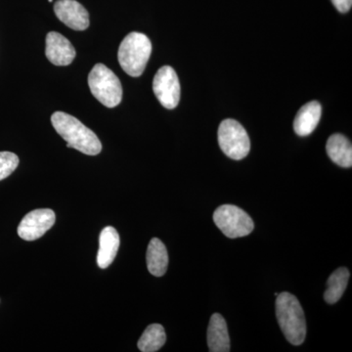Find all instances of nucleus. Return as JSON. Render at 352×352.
I'll return each mask as SVG.
<instances>
[{
  "mask_svg": "<svg viewBox=\"0 0 352 352\" xmlns=\"http://www.w3.org/2000/svg\"><path fill=\"white\" fill-rule=\"evenodd\" d=\"M51 122L55 131L67 142V147L96 156L102 151L101 141L91 129L73 116L64 112H55L51 116Z\"/></svg>",
  "mask_w": 352,
  "mask_h": 352,
  "instance_id": "obj_1",
  "label": "nucleus"
},
{
  "mask_svg": "<svg viewBox=\"0 0 352 352\" xmlns=\"http://www.w3.org/2000/svg\"><path fill=\"white\" fill-rule=\"evenodd\" d=\"M276 317L285 338L294 346H300L307 336L305 312L298 298L292 294H279L276 300Z\"/></svg>",
  "mask_w": 352,
  "mask_h": 352,
  "instance_id": "obj_2",
  "label": "nucleus"
},
{
  "mask_svg": "<svg viewBox=\"0 0 352 352\" xmlns=\"http://www.w3.org/2000/svg\"><path fill=\"white\" fill-rule=\"evenodd\" d=\"M152 53L149 38L141 32H131L120 43L118 59L127 75L138 78L145 71Z\"/></svg>",
  "mask_w": 352,
  "mask_h": 352,
  "instance_id": "obj_3",
  "label": "nucleus"
},
{
  "mask_svg": "<svg viewBox=\"0 0 352 352\" xmlns=\"http://www.w3.org/2000/svg\"><path fill=\"white\" fill-rule=\"evenodd\" d=\"M92 95L108 108L117 107L122 102V88L119 78L104 64H96L88 76Z\"/></svg>",
  "mask_w": 352,
  "mask_h": 352,
  "instance_id": "obj_4",
  "label": "nucleus"
},
{
  "mask_svg": "<svg viewBox=\"0 0 352 352\" xmlns=\"http://www.w3.org/2000/svg\"><path fill=\"white\" fill-rule=\"evenodd\" d=\"M220 149L231 159L240 161L251 149L249 135L240 122L232 119L224 120L219 129Z\"/></svg>",
  "mask_w": 352,
  "mask_h": 352,
  "instance_id": "obj_5",
  "label": "nucleus"
},
{
  "mask_svg": "<svg viewBox=\"0 0 352 352\" xmlns=\"http://www.w3.org/2000/svg\"><path fill=\"white\" fill-rule=\"evenodd\" d=\"M215 226L219 227L226 237H245L254 230V223L247 212L233 205H223L214 212Z\"/></svg>",
  "mask_w": 352,
  "mask_h": 352,
  "instance_id": "obj_6",
  "label": "nucleus"
},
{
  "mask_svg": "<svg viewBox=\"0 0 352 352\" xmlns=\"http://www.w3.org/2000/svg\"><path fill=\"white\" fill-rule=\"evenodd\" d=\"M153 90L157 100L168 110L177 107L180 100V83L175 69L162 67L153 80Z\"/></svg>",
  "mask_w": 352,
  "mask_h": 352,
  "instance_id": "obj_7",
  "label": "nucleus"
},
{
  "mask_svg": "<svg viewBox=\"0 0 352 352\" xmlns=\"http://www.w3.org/2000/svg\"><path fill=\"white\" fill-rule=\"evenodd\" d=\"M55 212L50 208H39L25 214L18 227V235L25 241L38 240L54 226Z\"/></svg>",
  "mask_w": 352,
  "mask_h": 352,
  "instance_id": "obj_8",
  "label": "nucleus"
},
{
  "mask_svg": "<svg viewBox=\"0 0 352 352\" xmlns=\"http://www.w3.org/2000/svg\"><path fill=\"white\" fill-rule=\"evenodd\" d=\"M54 12L58 19L75 31H85L89 27V14L76 0H58Z\"/></svg>",
  "mask_w": 352,
  "mask_h": 352,
  "instance_id": "obj_9",
  "label": "nucleus"
},
{
  "mask_svg": "<svg viewBox=\"0 0 352 352\" xmlns=\"http://www.w3.org/2000/svg\"><path fill=\"white\" fill-rule=\"evenodd\" d=\"M46 58L55 66H69L76 57V50L68 39L56 32L46 36Z\"/></svg>",
  "mask_w": 352,
  "mask_h": 352,
  "instance_id": "obj_10",
  "label": "nucleus"
},
{
  "mask_svg": "<svg viewBox=\"0 0 352 352\" xmlns=\"http://www.w3.org/2000/svg\"><path fill=\"white\" fill-rule=\"evenodd\" d=\"M208 346L210 352L230 351V338L226 319L219 314H212L207 333Z\"/></svg>",
  "mask_w": 352,
  "mask_h": 352,
  "instance_id": "obj_11",
  "label": "nucleus"
},
{
  "mask_svg": "<svg viewBox=\"0 0 352 352\" xmlns=\"http://www.w3.org/2000/svg\"><path fill=\"white\" fill-rule=\"evenodd\" d=\"M322 116V106L317 101L308 102L300 109L294 120V129L298 135L307 136L315 131Z\"/></svg>",
  "mask_w": 352,
  "mask_h": 352,
  "instance_id": "obj_12",
  "label": "nucleus"
},
{
  "mask_svg": "<svg viewBox=\"0 0 352 352\" xmlns=\"http://www.w3.org/2000/svg\"><path fill=\"white\" fill-rule=\"evenodd\" d=\"M120 235L112 226H107L102 230L99 238V251L97 263L102 270L108 268L117 256L120 248Z\"/></svg>",
  "mask_w": 352,
  "mask_h": 352,
  "instance_id": "obj_13",
  "label": "nucleus"
},
{
  "mask_svg": "<svg viewBox=\"0 0 352 352\" xmlns=\"http://www.w3.org/2000/svg\"><path fill=\"white\" fill-rule=\"evenodd\" d=\"M326 150L328 156L338 166L342 168H351L352 166V146L346 136L340 133L331 135Z\"/></svg>",
  "mask_w": 352,
  "mask_h": 352,
  "instance_id": "obj_14",
  "label": "nucleus"
},
{
  "mask_svg": "<svg viewBox=\"0 0 352 352\" xmlns=\"http://www.w3.org/2000/svg\"><path fill=\"white\" fill-rule=\"evenodd\" d=\"M147 267L149 272L156 277H162L166 274L168 265V254L166 245L157 238H153L148 245Z\"/></svg>",
  "mask_w": 352,
  "mask_h": 352,
  "instance_id": "obj_15",
  "label": "nucleus"
},
{
  "mask_svg": "<svg viewBox=\"0 0 352 352\" xmlns=\"http://www.w3.org/2000/svg\"><path fill=\"white\" fill-rule=\"evenodd\" d=\"M349 275V271L346 267L338 268L330 275L327 281V289L324 294L326 302L333 305L339 302L346 291Z\"/></svg>",
  "mask_w": 352,
  "mask_h": 352,
  "instance_id": "obj_16",
  "label": "nucleus"
},
{
  "mask_svg": "<svg viewBox=\"0 0 352 352\" xmlns=\"http://www.w3.org/2000/svg\"><path fill=\"white\" fill-rule=\"evenodd\" d=\"M166 335L163 326L160 324H151L148 326L138 340L139 351L142 352H155L160 351L166 344Z\"/></svg>",
  "mask_w": 352,
  "mask_h": 352,
  "instance_id": "obj_17",
  "label": "nucleus"
},
{
  "mask_svg": "<svg viewBox=\"0 0 352 352\" xmlns=\"http://www.w3.org/2000/svg\"><path fill=\"white\" fill-rule=\"evenodd\" d=\"M19 164V157L11 152H0V182L12 175Z\"/></svg>",
  "mask_w": 352,
  "mask_h": 352,
  "instance_id": "obj_18",
  "label": "nucleus"
},
{
  "mask_svg": "<svg viewBox=\"0 0 352 352\" xmlns=\"http://www.w3.org/2000/svg\"><path fill=\"white\" fill-rule=\"evenodd\" d=\"M331 1L340 13H346L351 10L352 0H331Z\"/></svg>",
  "mask_w": 352,
  "mask_h": 352,
  "instance_id": "obj_19",
  "label": "nucleus"
},
{
  "mask_svg": "<svg viewBox=\"0 0 352 352\" xmlns=\"http://www.w3.org/2000/svg\"><path fill=\"white\" fill-rule=\"evenodd\" d=\"M48 1H50V2H52V1H53V0H48Z\"/></svg>",
  "mask_w": 352,
  "mask_h": 352,
  "instance_id": "obj_20",
  "label": "nucleus"
}]
</instances>
